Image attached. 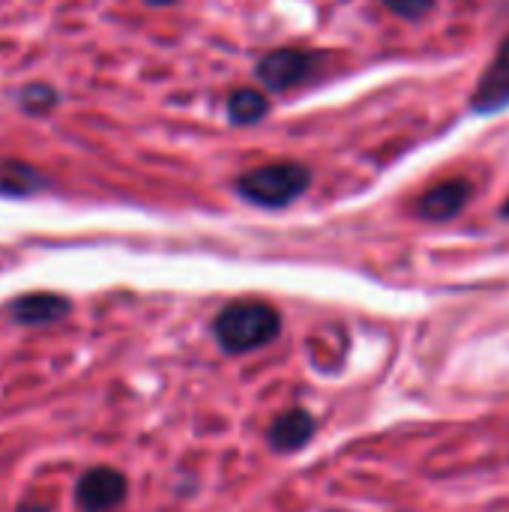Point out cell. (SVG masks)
Segmentation results:
<instances>
[{
    "label": "cell",
    "instance_id": "1",
    "mask_svg": "<svg viewBox=\"0 0 509 512\" xmlns=\"http://www.w3.org/2000/svg\"><path fill=\"white\" fill-rule=\"evenodd\" d=\"M282 330V318L273 306L258 300H240L219 312L213 333L228 354H246L270 345Z\"/></svg>",
    "mask_w": 509,
    "mask_h": 512
},
{
    "label": "cell",
    "instance_id": "2",
    "mask_svg": "<svg viewBox=\"0 0 509 512\" xmlns=\"http://www.w3.org/2000/svg\"><path fill=\"white\" fill-rule=\"evenodd\" d=\"M309 183H312V174H309L306 165H300V162H273V165H261V168L243 174L237 189L252 204L285 207V204L297 201L309 189Z\"/></svg>",
    "mask_w": 509,
    "mask_h": 512
},
{
    "label": "cell",
    "instance_id": "3",
    "mask_svg": "<svg viewBox=\"0 0 509 512\" xmlns=\"http://www.w3.org/2000/svg\"><path fill=\"white\" fill-rule=\"evenodd\" d=\"M315 72V54L309 51H297V48H282L267 54L258 63V78L270 87V90H291L300 87L303 81H309Z\"/></svg>",
    "mask_w": 509,
    "mask_h": 512
},
{
    "label": "cell",
    "instance_id": "4",
    "mask_svg": "<svg viewBox=\"0 0 509 512\" xmlns=\"http://www.w3.org/2000/svg\"><path fill=\"white\" fill-rule=\"evenodd\" d=\"M75 495L84 512H111L126 498V480L111 468H93L78 480Z\"/></svg>",
    "mask_w": 509,
    "mask_h": 512
},
{
    "label": "cell",
    "instance_id": "5",
    "mask_svg": "<svg viewBox=\"0 0 509 512\" xmlns=\"http://www.w3.org/2000/svg\"><path fill=\"white\" fill-rule=\"evenodd\" d=\"M471 105L480 114H495L509 105V36L501 42L495 60L486 66V72L471 96Z\"/></svg>",
    "mask_w": 509,
    "mask_h": 512
},
{
    "label": "cell",
    "instance_id": "6",
    "mask_svg": "<svg viewBox=\"0 0 509 512\" xmlns=\"http://www.w3.org/2000/svg\"><path fill=\"white\" fill-rule=\"evenodd\" d=\"M471 198V186L468 180H447V183H438L435 189H429L420 204H417V213L423 219H432V222H444V219H453L465 210Z\"/></svg>",
    "mask_w": 509,
    "mask_h": 512
},
{
    "label": "cell",
    "instance_id": "7",
    "mask_svg": "<svg viewBox=\"0 0 509 512\" xmlns=\"http://www.w3.org/2000/svg\"><path fill=\"white\" fill-rule=\"evenodd\" d=\"M9 312L18 324L39 327V324H54V321L66 318L69 303L57 294H27V297H18Z\"/></svg>",
    "mask_w": 509,
    "mask_h": 512
},
{
    "label": "cell",
    "instance_id": "8",
    "mask_svg": "<svg viewBox=\"0 0 509 512\" xmlns=\"http://www.w3.org/2000/svg\"><path fill=\"white\" fill-rule=\"evenodd\" d=\"M312 435H315V420H312V414L294 408V411H285V414L273 423V429H270V447H273L276 453H291V450H300Z\"/></svg>",
    "mask_w": 509,
    "mask_h": 512
},
{
    "label": "cell",
    "instance_id": "9",
    "mask_svg": "<svg viewBox=\"0 0 509 512\" xmlns=\"http://www.w3.org/2000/svg\"><path fill=\"white\" fill-rule=\"evenodd\" d=\"M267 108H270V102H267V96L264 93H258V90H237L231 99H228V117L234 120V123H258L264 114H267Z\"/></svg>",
    "mask_w": 509,
    "mask_h": 512
},
{
    "label": "cell",
    "instance_id": "10",
    "mask_svg": "<svg viewBox=\"0 0 509 512\" xmlns=\"http://www.w3.org/2000/svg\"><path fill=\"white\" fill-rule=\"evenodd\" d=\"M33 183H39V177L24 168V165H0V192H12V195H24L33 189Z\"/></svg>",
    "mask_w": 509,
    "mask_h": 512
},
{
    "label": "cell",
    "instance_id": "11",
    "mask_svg": "<svg viewBox=\"0 0 509 512\" xmlns=\"http://www.w3.org/2000/svg\"><path fill=\"white\" fill-rule=\"evenodd\" d=\"M384 6H387L390 12H396L399 18L417 21V18H423L426 12H432L435 0H384Z\"/></svg>",
    "mask_w": 509,
    "mask_h": 512
},
{
    "label": "cell",
    "instance_id": "12",
    "mask_svg": "<svg viewBox=\"0 0 509 512\" xmlns=\"http://www.w3.org/2000/svg\"><path fill=\"white\" fill-rule=\"evenodd\" d=\"M21 105L27 111H48L54 105V90L45 87V84H33L21 93Z\"/></svg>",
    "mask_w": 509,
    "mask_h": 512
},
{
    "label": "cell",
    "instance_id": "13",
    "mask_svg": "<svg viewBox=\"0 0 509 512\" xmlns=\"http://www.w3.org/2000/svg\"><path fill=\"white\" fill-rule=\"evenodd\" d=\"M21 512H48V507H21Z\"/></svg>",
    "mask_w": 509,
    "mask_h": 512
},
{
    "label": "cell",
    "instance_id": "14",
    "mask_svg": "<svg viewBox=\"0 0 509 512\" xmlns=\"http://www.w3.org/2000/svg\"><path fill=\"white\" fill-rule=\"evenodd\" d=\"M147 3H156V6H165V3H174V0H147Z\"/></svg>",
    "mask_w": 509,
    "mask_h": 512
},
{
    "label": "cell",
    "instance_id": "15",
    "mask_svg": "<svg viewBox=\"0 0 509 512\" xmlns=\"http://www.w3.org/2000/svg\"><path fill=\"white\" fill-rule=\"evenodd\" d=\"M507 216H509V204H507Z\"/></svg>",
    "mask_w": 509,
    "mask_h": 512
}]
</instances>
